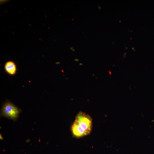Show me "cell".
<instances>
[{"mask_svg":"<svg viewBox=\"0 0 154 154\" xmlns=\"http://www.w3.org/2000/svg\"><path fill=\"white\" fill-rule=\"evenodd\" d=\"M93 127L92 119L89 115L79 112L72 125L70 130L73 137L80 138L89 135Z\"/></svg>","mask_w":154,"mask_h":154,"instance_id":"cell-1","label":"cell"},{"mask_svg":"<svg viewBox=\"0 0 154 154\" xmlns=\"http://www.w3.org/2000/svg\"><path fill=\"white\" fill-rule=\"evenodd\" d=\"M4 69L5 72L9 75L13 76L17 72V66L15 63L12 60L7 61L4 66Z\"/></svg>","mask_w":154,"mask_h":154,"instance_id":"cell-3","label":"cell"},{"mask_svg":"<svg viewBox=\"0 0 154 154\" xmlns=\"http://www.w3.org/2000/svg\"><path fill=\"white\" fill-rule=\"evenodd\" d=\"M21 110L8 99L2 105L0 117H6L13 121H16L19 117Z\"/></svg>","mask_w":154,"mask_h":154,"instance_id":"cell-2","label":"cell"}]
</instances>
